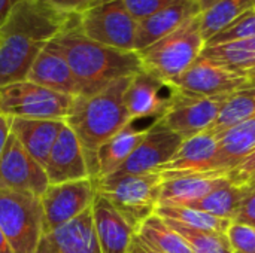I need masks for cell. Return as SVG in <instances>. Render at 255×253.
I'll use <instances>...</instances> for the list:
<instances>
[{
	"label": "cell",
	"instance_id": "39",
	"mask_svg": "<svg viewBox=\"0 0 255 253\" xmlns=\"http://www.w3.org/2000/svg\"><path fill=\"white\" fill-rule=\"evenodd\" d=\"M22 0H0V27L12 12V9Z\"/></svg>",
	"mask_w": 255,
	"mask_h": 253
},
{
	"label": "cell",
	"instance_id": "13",
	"mask_svg": "<svg viewBox=\"0 0 255 253\" xmlns=\"http://www.w3.org/2000/svg\"><path fill=\"white\" fill-rule=\"evenodd\" d=\"M48 185L45 169L10 134L0 158V191L28 192L40 198Z\"/></svg>",
	"mask_w": 255,
	"mask_h": 253
},
{
	"label": "cell",
	"instance_id": "12",
	"mask_svg": "<svg viewBox=\"0 0 255 253\" xmlns=\"http://www.w3.org/2000/svg\"><path fill=\"white\" fill-rule=\"evenodd\" d=\"M182 142L184 139L167 128L161 119H155L134 152L112 176L157 173L160 167L170 161Z\"/></svg>",
	"mask_w": 255,
	"mask_h": 253
},
{
	"label": "cell",
	"instance_id": "28",
	"mask_svg": "<svg viewBox=\"0 0 255 253\" xmlns=\"http://www.w3.org/2000/svg\"><path fill=\"white\" fill-rule=\"evenodd\" d=\"M136 237L160 253H193L185 240L157 215L145 221Z\"/></svg>",
	"mask_w": 255,
	"mask_h": 253
},
{
	"label": "cell",
	"instance_id": "19",
	"mask_svg": "<svg viewBox=\"0 0 255 253\" xmlns=\"http://www.w3.org/2000/svg\"><path fill=\"white\" fill-rule=\"evenodd\" d=\"M200 13L202 9L194 0H173L154 15L139 21L134 45L136 52L173 33L187 21Z\"/></svg>",
	"mask_w": 255,
	"mask_h": 253
},
{
	"label": "cell",
	"instance_id": "37",
	"mask_svg": "<svg viewBox=\"0 0 255 253\" xmlns=\"http://www.w3.org/2000/svg\"><path fill=\"white\" fill-rule=\"evenodd\" d=\"M49 1L64 12L79 15V13L103 3L105 0H49Z\"/></svg>",
	"mask_w": 255,
	"mask_h": 253
},
{
	"label": "cell",
	"instance_id": "22",
	"mask_svg": "<svg viewBox=\"0 0 255 253\" xmlns=\"http://www.w3.org/2000/svg\"><path fill=\"white\" fill-rule=\"evenodd\" d=\"M227 180H229V174L227 171L223 170L194 173L173 180H166L161 185L158 206L188 207L193 203L206 197L218 185Z\"/></svg>",
	"mask_w": 255,
	"mask_h": 253
},
{
	"label": "cell",
	"instance_id": "31",
	"mask_svg": "<svg viewBox=\"0 0 255 253\" xmlns=\"http://www.w3.org/2000/svg\"><path fill=\"white\" fill-rule=\"evenodd\" d=\"M163 221L185 240L193 253H233L226 234L190 228L184 224L170 219Z\"/></svg>",
	"mask_w": 255,
	"mask_h": 253
},
{
	"label": "cell",
	"instance_id": "34",
	"mask_svg": "<svg viewBox=\"0 0 255 253\" xmlns=\"http://www.w3.org/2000/svg\"><path fill=\"white\" fill-rule=\"evenodd\" d=\"M172 1L173 0H123L124 6L137 22L154 15Z\"/></svg>",
	"mask_w": 255,
	"mask_h": 253
},
{
	"label": "cell",
	"instance_id": "41",
	"mask_svg": "<svg viewBox=\"0 0 255 253\" xmlns=\"http://www.w3.org/2000/svg\"><path fill=\"white\" fill-rule=\"evenodd\" d=\"M0 253H13L10 245L7 243V240H6V237H4V234L1 231V228H0Z\"/></svg>",
	"mask_w": 255,
	"mask_h": 253
},
{
	"label": "cell",
	"instance_id": "6",
	"mask_svg": "<svg viewBox=\"0 0 255 253\" xmlns=\"http://www.w3.org/2000/svg\"><path fill=\"white\" fill-rule=\"evenodd\" d=\"M0 228L13 253H36L43 236L40 198L28 192L0 191Z\"/></svg>",
	"mask_w": 255,
	"mask_h": 253
},
{
	"label": "cell",
	"instance_id": "43",
	"mask_svg": "<svg viewBox=\"0 0 255 253\" xmlns=\"http://www.w3.org/2000/svg\"><path fill=\"white\" fill-rule=\"evenodd\" d=\"M247 81H248V86H255V67H253L251 70L245 72Z\"/></svg>",
	"mask_w": 255,
	"mask_h": 253
},
{
	"label": "cell",
	"instance_id": "18",
	"mask_svg": "<svg viewBox=\"0 0 255 253\" xmlns=\"http://www.w3.org/2000/svg\"><path fill=\"white\" fill-rule=\"evenodd\" d=\"M27 81L70 97H79L82 94L81 85L55 39L37 55L27 75Z\"/></svg>",
	"mask_w": 255,
	"mask_h": 253
},
{
	"label": "cell",
	"instance_id": "40",
	"mask_svg": "<svg viewBox=\"0 0 255 253\" xmlns=\"http://www.w3.org/2000/svg\"><path fill=\"white\" fill-rule=\"evenodd\" d=\"M127 253H160V252H157V251L151 249L149 246H146L145 243H142V242L134 236V239H133V242H131V245H130V248H128Z\"/></svg>",
	"mask_w": 255,
	"mask_h": 253
},
{
	"label": "cell",
	"instance_id": "32",
	"mask_svg": "<svg viewBox=\"0 0 255 253\" xmlns=\"http://www.w3.org/2000/svg\"><path fill=\"white\" fill-rule=\"evenodd\" d=\"M255 37V9L241 16L238 21H235L232 25H229L226 30L214 36L206 46L212 45H221V43H230L238 40H247Z\"/></svg>",
	"mask_w": 255,
	"mask_h": 253
},
{
	"label": "cell",
	"instance_id": "1",
	"mask_svg": "<svg viewBox=\"0 0 255 253\" xmlns=\"http://www.w3.org/2000/svg\"><path fill=\"white\" fill-rule=\"evenodd\" d=\"M76 15L58 9L49 0L19 1L0 27V86L25 81L42 49Z\"/></svg>",
	"mask_w": 255,
	"mask_h": 253
},
{
	"label": "cell",
	"instance_id": "9",
	"mask_svg": "<svg viewBox=\"0 0 255 253\" xmlns=\"http://www.w3.org/2000/svg\"><path fill=\"white\" fill-rule=\"evenodd\" d=\"M175 91L196 97L229 95L248 85L245 73L200 55L179 78L169 84Z\"/></svg>",
	"mask_w": 255,
	"mask_h": 253
},
{
	"label": "cell",
	"instance_id": "16",
	"mask_svg": "<svg viewBox=\"0 0 255 253\" xmlns=\"http://www.w3.org/2000/svg\"><path fill=\"white\" fill-rule=\"evenodd\" d=\"M36 253H102L91 209L73 221L45 233L40 237Z\"/></svg>",
	"mask_w": 255,
	"mask_h": 253
},
{
	"label": "cell",
	"instance_id": "45",
	"mask_svg": "<svg viewBox=\"0 0 255 253\" xmlns=\"http://www.w3.org/2000/svg\"><path fill=\"white\" fill-rule=\"evenodd\" d=\"M105 1H109V0H105Z\"/></svg>",
	"mask_w": 255,
	"mask_h": 253
},
{
	"label": "cell",
	"instance_id": "10",
	"mask_svg": "<svg viewBox=\"0 0 255 253\" xmlns=\"http://www.w3.org/2000/svg\"><path fill=\"white\" fill-rule=\"evenodd\" d=\"M93 179L48 185L40 197L43 212V234L49 233L91 209L96 198Z\"/></svg>",
	"mask_w": 255,
	"mask_h": 253
},
{
	"label": "cell",
	"instance_id": "36",
	"mask_svg": "<svg viewBox=\"0 0 255 253\" xmlns=\"http://www.w3.org/2000/svg\"><path fill=\"white\" fill-rule=\"evenodd\" d=\"M233 222L250 225V227L255 228V188L250 186V192L244 198V201H242V204H241V207L238 210V215H236Z\"/></svg>",
	"mask_w": 255,
	"mask_h": 253
},
{
	"label": "cell",
	"instance_id": "8",
	"mask_svg": "<svg viewBox=\"0 0 255 253\" xmlns=\"http://www.w3.org/2000/svg\"><path fill=\"white\" fill-rule=\"evenodd\" d=\"M137 24L123 0L103 1L79 13V28L88 39L121 51H136Z\"/></svg>",
	"mask_w": 255,
	"mask_h": 253
},
{
	"label": "cell",
	"instance_id": "30",
	"mask_svg": "<svg viewBox=\"0 0 255 253\" xmlns=\"http://www.w3.org/2000/svg\"><path fill=\"white\" fill-rule=\"evenodd\" d=\"M155 215L161 219H170L179 224H184L190 228L214 231L220 234H227L232 221L214 216L211 213L193 209V207H172V206H158Z\"/></svg>",
	"mask_w": 255,
	"mask_h": 253
},
{
	"label": "cell",
	"instance_id": "5",
	"mask_svg": "<svg viewBox=\"0 0 255 253\" xmlns=\"http://www.w3.org/2000/svg\"><path fill=\"white\" fill-rule=\"evenodd\" d=\"M96 192L111 201L118 213L136 231L155 215L163 179L160 173L111 176L94 180Z\"/></svg>",
	"mask_w": 255,
	"mask_h": 253
},
{
	"label": "cell",
	"instance_id": "27",
	"mask_svg": "<svg viewBox=\"0 0 255 253\" xmlns=\"http://www.w3.org/2000/svg\"><path fill=\"white\" fill-rule=\"evenodd\" d=\"M255 9V0H218L200 13V28L206 43L238 21L245 13Z\"/></svg>",
	"mask_w": 255,
	"mask_h": 253
},
{
	"label": "cell",
	"instance_id": "29",
	"mask_svg": "<svg viewBox=\"0 0 255 253\" xmlns=\"http://www.w3.org/2000/svg\"><path fill=\"white\" fill-rule=\"evenodd\" d=\"M202 55L221 63L232 70L245 73L255 67V37L206 46Z\"/></svg>",
	"mask_w": 255,
	"mask_h": 253
},
{
	"label": "cell",
	"instance_id": "21",
	"mask_svg": "<svg viewBox=\"0 0 255 253\" xmlns=\"http://www.w3.org/2000/svg\"><path fill=\"white\" fill-rule=\"evenodd\" d=\"M64 125L66 121L61 119L10 118V134L45 169L49 152Z\"/></svg>",
	"mask_w": 255,
	"mask_h": 253
},
{
	"label": "cell",
	"instance_id": "42",
	"mask_svg": "<svg viewBox=\"0 0 255 253\" xmlns=\"http://www.w3.org/2000/svg\"><path fill=\"white\" fill-rule=\"evenodd\" d=\"M194 1H196V3L199 4V7H200V9H202V12H203V10L209 9V7H211L212 4H215V3H217L218 0H194Z\"/></svg>",
	"mask_w": 255,
	"mask_h": 253
},
{
	"label": "cell",
	"instance_id": "44",
	"mask_svg": "<svg viewBox=\"0 0 255 253\" xmlns=\"http://www.w3.org/2000/svg\"><path fill=\"white\" fill-rule=\"evenodd\" d=\"M248 185H250L251 188H255V177L251 180V182H250V183H248Z\"/></svg>",
	"mask_w": 255,
	"mask_h": 253
},
{
	"label": "cell",
	"instance_id": "25",
	"mask_svg": "<svg viewBox=\"0 0 255 253\" xmlns=\"http://www.w3.org/2000/svg\"><path fill=\"white\" fill-rule=\"evenodd\" d=\"M248 192H250L248 185H235L229 179L227 182L218 185L206 197L193 203L188 207H193V209H197V210H202V212H206L214 216L224 218L233 222Z\"/></svg>",
	"mask_w": 255,
	"mask_h": 253
},
{
	"label": "cell",
	"instance_id": "3",
	"mask_svg": "<svg viewBox=\"0 0 255 253\" xmlns=\"http://www.w3.org/2000/svg\"><path fill=\"white\" fill-rule=\"evenodd\" d=\"M130 78H123L91 95L75 97L66 124L78 136L91 179L96 176V154L112 136L131 122L124 95Z\"/></svg>",
	"mask_w": 255,
	"mask_h": 253
},
{
	"label": "cell",
	"instance_id": "14",
	"mask_svg": "<svg viewBox=\"0 0 255 253\" xmlns=\"http://www.w3.org/2000/svg\"><path fill=\"white\" fill-rule=\"evenodd\" d=\"M173 88L142 70L131 76L126 89L124 103L131 121L143 118L161 119L170 107Z\"/></svg>",
	"mask_w": 255,
	"mask_h": 253
},
{
	"label": "cell",
	"instance_id": "24",
	"mask_svg": "<svg viewBox=\"0 0 255 253\" xmlns=\"http://www.w3.org/2000/svg\"><path fill=\"white\" fill-rule=\"evenodd\" d=\"M217 140L215 169L229 173L255 149V116L224 131Z\"/></svg>",
	"mask_w": 255,
	"mask_h": 253
},
{
	"label": "cell",
	"instance_id": "23",
	"mask_svg": "<svg viewBox=\"0 0 255 253\" xmlns=\"http://www.w3.org/2000/svg\"><path fill=\"white\" fill-rule=\"evenodd\" d=\"M146 130L148 128H137L134 121H131L106 143H103L96 154V176L93 180L112 176L143 140Z\"/></svg>",
	"mask_w": 255,
	"mask_h": 253
},
{
	"label": "cell",
	"instance_id": "2",
	"mask_svg": "<svg viewBox=\"0 0 255 253\" xmlns=\"http://www.w3.org/2000/svg\"><path fill=\"white\" fill-rule=\"evenodd\" d=\"M82 94L91 95L112 82L143 70L136 51H121L88 39L79 28V15L55 37Z\"/></svg>",
	"mask_w": 255,
	"mask_h": 253
},
{
	"label": "cell",
	"instance_id": "35",
	"mask_svg": "<svg viewBox=\"0 0 255 253\" xmlns=\"http://www.w3.org/2000/svg\"><path fill=\"white\" fill-rule=\"evenodd\" d=\"M227 174H229V179L232 180V183L248 185L255 177V149Z\"/></svg>",
	"mask_w": 255,
	"mask_h": 253
},
{
	"label": "cell",
	"instance_id": "17",
	"mask_svg": "<svg viewBox=\"0 0 255 253\" xmlns=\"http://www.w3.org/2000/svg\"><path fill=\"white\" fill-rule=\"evenodd\" d=\"M218 149L217 137L209 133L197 134L191 139L182 142L176 154L158 169L163 182L173 180L187 174L212 171L215 169V157Z\"/></svg>",
	"mask_w": 255,
	"mask_h": 253
},
{
	"label": "cell",
	"instance_id": "4",
	"mask_svg": "<svg viewBox=\"0 0 255 253\" xmlns=\"http://www.w3.org/2000/svg\"><path fill=\"white\" fill-rule=\"evenodd\" d=\"M199 16L191 18L173 33L137 52L146 73L170 84L203 54L206 39Z\"/></svg>",
	"mask_w": 255,
	"mask_h": 253
},
{
	"label": "cell",
	"instance_id": "26",
	"mask_svg": "<svg viewBox=\"0 0 255 253\" xmlns=\"http://www.w3.org/2000/svg\"><path fill=\"white\" fill-rule=\"evenodd\" d=\"M253 116H255V86L247 85L227 95L218 118L206 133L218 137L224 131Z\"/></svg>",
	"mask_w": 255,
	"mask_h": 253
},
{
	"label": "cell",
	"instance_id": "7",
	"mask_svg": "<svg viewBox=\"0 0 255 253\" xmlns=\"http://www.w3.org/2000/svg\"><path fill=\"white\" fill-rule=\"evenodd\" d=\"M73 100L27 79L0 86V112L9 118L66 121Z\"/></svg>",
	"mask_w": 255,
	"mask_h": 253
},
{
	"label": "cell",
	"instance_id": "15",
	"mask_svg": "<svg viewBox=\"0 0 255 253\" xmlns=\"http://www.w3.org/2000/svg\"><path fill=\"white\" fill-rule=\"evenodd\" d=\"M45 173L49 185L91 179L82 145L67 124L58 134L49 152Z\"/></svg>",
	"mask_w": 255,
	"mask_h": 253
},
{
	"label": "cell",
	"instance_id": "11",
	"mask_svg": "<svg viewBox=\"0 0 255 253\" xmlns=\"http://www.w3.org/2000/svg\"><path fill=\"white\" fill-rule=\"evenodd\" d=\"M175 91V89H173ZM227 95L196 97L175 91L170 107L161 118L164 125L184 140L206 133L218 118Z\"/></svg>",
	"mask_w": 255,
	"mask_h": 253
},
{
	"label": "cell",
	"instance_id": "20",
	"mask_svg": "<svg viewBox=\"0 0 255 253\" xmlns=\"http://www.w3.org/2000/svg\"><path fill=\"white\" fill-rule=\"evenodd\" d=\"M97 242L102 253H127L136 231L108 198L96 194L91 206Z\"/></svg>",
	"mask_w": 255,
	"mask_h": 253
},
{
	"label": "cell",
	"instance_id": "38",
	"mask_svg": "<svg viewBox=\"0 0 255 253\" xmlns=\"http://www.w3.org/2000/svg\"><path fill=\"white\" fill-rule=\"evenodd\" d=\"M9 136H10V118L0 112V158L6 148Z\"/></svg>",
	"mask_w": 255,
	"mask_h": 253
},
{
	"label": "cell",
	"instance_id": "33",
	"mask_svg": "<svg viewBox=\"0 0 255 253\" xmlns=\"http://www.w3.org/2000/svg\"><path fill=\"white\" fill-rule=\"evenodd\" d=\"M226 236L233 253H255V228L253 227L232 222Z\"/></svg>",
	"mask_w": 255,
	"mask_h": 253
}]
</instances>
